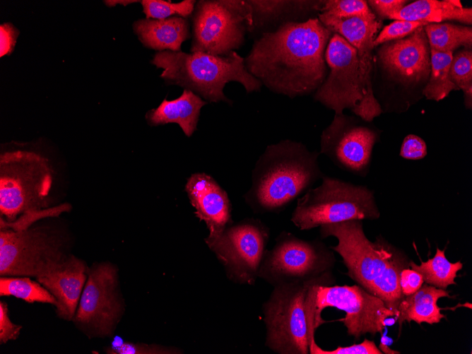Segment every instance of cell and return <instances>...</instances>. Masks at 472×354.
<instances>
[{
    "mask_svg": "<svg viewBox=\"0 0 472 354\" xmlns=\"http://www.w3.org/2000/svg\"><path fill=\"white\" fill-rule=\"evenodd\" d=\"M331 33L318 18L285 22L254 41L245 66L275 93L290 98L310 94L326 78L324 50Z\"/></svg>",
    "mask_w": 472,
    "mask_h": 354,
    "instance_id": "cell-1",
    "label": "cell"
},
{
    "mask_svg": "<svg viewBox=\"0 0 472 354\" xmlns=\"http://www.w3.org/2000/svg\"><path fill=\"white\" fill-rule=\"evenodd\" d=\"M322 238L334 237L337 244L330 248L341 257L346 274L370 293L382 299L398 314L404 298L400 287V273L409 268L405 252L381 236L374 242L365 235L362 220H352L322 225ZM397 317V315H396Z\"/></svg>",
    "mask_w": 472,
    "mask_h": 354,
    "instance_id": "cell-2",
    "label": "cell"
},
{
    "mask_svg": "<svg viewBox=\"0 0 472 354\" xmlns=\"http://www.w3.org/2000/svg\"><path fill=\"white\" fill-rule=\"evenodd\" d=\"M318 155L292 140L268 146L252 171L246 200L260 213L282 211L324 176Z\"/></svg>",
    "mask_w": 472,
    "mask_h": 354,
    "instance_id": "cell-3",
    "label": "cell"
},
{
    "mask_svg": "<svg viewBox=\"0 0 472 354\" xmlns=\"http://www.w3.org/2000/svg\"><path fill=\"white\" fill-rule=\"evenodd\" d=\"M335 282L332 272L273 286L263 305L266 346L279 354H308L316 329L325 321L317 311L319 286Z\"/></svg>",
    "mask_w": 472,
    "mask_h": 354,
    "instance_id": "cell-4",
    "label": "cell"
},
{
    "mask_svg": "<svg viewBox=\"0 0 472 354\" xmlns=\"http://www.w3.org/2000/svg\"><path fill=\"white\" fill-rule=\"evenodd\" d=\"M151 64L163 69L160 76L167 83L190 90L211 102L223 101L231 105L223 92L231 81L242 84L248 93L259 91L262 85L247 71L244 58L236 52L218 56L165 50L158 52Z\"/></svg>",
    "mask_w": 472,
    "mask_h": 354,
    "instance_id": "cell-5",
    "label": "cell"
},
{
    "mask_svg": "<svg viewBox=\"0 0 472 354\" xmlns=\"http://www.w3.org/2000/svg\"><path fill=\"white\" fill-rule=\"evenodd\" d=\"M321 184L297 201L290 220L300 230L352 220H376L380 211L374 191L339 179L323 176Z\"/></svg>",
    "mask_w": 472,
    "mask_h": 354,
    "instance_id": "cell-6",
    "label": "cell"
},
{
    "mask_svg": "<svg viewBox=\"0 0 472 354\" xmlns=\"http://www.w3.org/2000/svg\"><path fill=\"white\" fill-rule=\"evenodd\" d=\"M53 182L48 160L31 151H6L0 156V211L8 222L47 206Z\"/></svg>",
    "mask_w": 472,
    "mask_h": 354,
    "instance_id": "cell-7",
    "label": "cell"
},
{
    "mask_svg": "<svg viewBox=\"0 0 472 354\" xmlns=\"http://www.w3.org/2000/svg\"><path fill=\"white\" fill-rule=\"evenodd\" d=\"M191 17V52L228 55L243 45L252 29L251 12L243 0H200Z\"/></svg>",
    "mask_w": 472,
    "mask_h": 354,
    "instance_id": "cell-8",
    "label": "cell"
},
{
    "mask_svg": "<svg viewBox=\"0 0 472 354\" xmlns=\"http://www.w3.org/2000/svg\"><path fill=\"white\" fill-rule=\"evenodd\" d=\"M335 263L333 251L321 241L306 240L283 231L266 250L258 277L273 286L313 279L331 271Z\"/></svg>",
    "mask_w": 472,
    "mask_h": 354,
    "instance_id": "cell-9",
    "label": "cell"
},
{
    "mask_svg": "<svg viewBox=\"0 0 472 354\" xmlns=\"http://www.w3.org/2000/svg\"><path fill=\"white\" fill-rule=\"evenodd\" d=\"M330 72L314 98L341 115L345 109L367 122V112L358 52L337 33L330 37L325 52Z\"/></svg>",
    "mask_w": 472,
    "mask_h": 354,
    "instance_id": "cell-10",
    "label": "cell"
},
{
    "mask_svg": "<svg viewBox=\"0 0 472 354\" xmlns=\"http://www.w3.org/2000/svg\"><path fill=\"white\" fill-rule=\"evenodd\" d=\"M269 230L259 220L230 225L205 241L225 266L230 278L252 284L266 253Z\"/></svg>",
    "mask_w": 472,
    "mask_h": 354,
    "instance_id": "cell-11",
    "label": "cell"
},
{
    "mask_svg": "<svg viewBox=\"0 0 472 354\" xmlns=\"http://www.w3.org/2000/svg\"><path fill=\"white\" fill-rule=\"evenodd\" d=\"M315 302L320 316L326 307L343 311L346 315L341 321L348 334L355 339L366 334H382L387 319L397 315L382 299L358 285L319 286Z\"/></svg>",
    "mask_w": 472,
    "mask_h": 354,
    "instance_id": "cell-12",
    "label": "cell"
},
{
    "mask_svg": "<svg viewBox=\"0 0 472 354\" xmlns=\"http://www.w3.org/2000/svg\"><path fill=\"white\" fill-rule=\"evenodd\" d=\"M360 117L335 115L321 135V153L341 169L365 177L380 131Z\"/></svg>",
    "mask_w": 472,
    "mask_h": 354,
    "instance_id": "cell-13",
    "label": "cell"
},
{
    "mask_svg": "<svg viewBox=\"0 0 472 354\" xmlns=\"http://www.w3.org/2000/svg\"><path fill=\"white\" fill-rule=\"evenodd\" d=\"M117 270L110 263L88 269L73 321L100 336H110L122 312Z\"/></svg>",
    "mask_w": 472,
    "mask_h": 354,
    "instance_id": "cell-14",
    "label": "cell"
},
{
    "mask_svg": "<svg viewBox=\"0 0 472 354\" xmlns=\"http://www.w3.org/2000/svg\"><path fill=\"white\" fill-rule=\"evenodd\" d=\"M59 240L40 228L1 229L0 274L36 276L49 259L62 253Z\"/></svg>",
    "mask_w": 472,
    "mask_h": 354,
    "instance_id": "cell-15",
    "label": "cell"
},
{
    "mask_svg": "<svg viewBox=\"0 0 472 354\" xmlns=\"http://www.w3.org/2000/svg\"><path fill=\"white\" fill-rule=\"evenodd\" d=\"M318 19L331 33L340 35L356 49L365 97L367 122H371L382 112L381 105L374 95L372 82V49L374 47L373 42L380 28V22L377 19L367 20L358 17L339 19L323 13L319 14Z\"/></svg>",
    "mask_w": 472,
    "mask_h": 354,
    "instance_id": "cell-16",
    "label": "cell"
},
{
    "mask_svg": "<svg viewBox=\"0 0 472 354\" xmlns=\"http://www.w3.org/2000/svg\"><path fill=\"white\" fill-rule=\"evenodd\" d=\"M88 271L83 261L63 253L49 259L38 270L35 277L56 297L57 312L61 318L66 320L73 318Z\"/></svg>",
    "mask_w": 472,
    "mask_h": 354,
    "instance_id": "cell-17",
    "label": "cell"
},
{
    "mask_svg": "<svg viewBox=\"0 0 472 354\" xmlns=\"http://www.w3.org/2000/svg\"><path fill=\"white\" fill-rule=\"evenodd\" d=\"M378 55L384 68L405 85H416L429 78L430 48L424 26L405 38L385 42Z\"/></svg>",
    "mask_w": 472,
    "mask_h": 354,
    "instance_id": "cell-18",
    "label": "cell"
},
{
    "mask_svg": "<svg viewBox=\"0 0 472 354\" xmlns=\"http://www.w3.org/2000/svg\"><path fill=\"white\" fill-rule=\"evenodd\" d=\"M196 215L209 231L208 236L221 232L232 223V206L227 192L210 175L193 174L185 186Z\"/></svg>",
    "mask_w": 472,
    "mask_h": 354,
    "instance_id": "cell-19",
    "label": "cell"
},
{
    "mask_svg": "<svg viewBox=\"0 0 472 354\" xmlns=\"http://www.w3.org/2000/svg\"><path fill=\"white\" fill-rule=\"evenodd\" d=\"M133 28L145 47L158 52L181 51L182 43L191 36L188 19L179 16L140 19L134 23Z\"/></svg>",
    "mask_w": 472,
    "mask_h": 354,
    "instance_id": "cell-20",
    "label": "cell"
},
{
    "mask_svg": "<svg viewBox=\"0 0 472 354\" xmlns=\"http://www.w3.org/2000/svg\"><path fill=\"white\" fill-rule=\"evenodd\" d=\"M206 104L197 94L183 89L179 97L172 100L164 99L157 108L148 111L146 117L151 126L176 123L190 137L196 129L201 109Z\"/></svg>",
    "mask_w": 472,
    "mask_h": 354,
    "instance_id": "cell-21",
    "label": "cell"
},
{
    "mask_svg": "<svg viewBox=\"0 0 472 354\" xmlns=\"http://www.w3.org/2000/svg\"><path fill=\"white\" fill-rule=\"evenodd\" d=\"M387 18L429 24L454 20L471 25L472 8L464 7L459 0H418L391 13Z\"/></svg>",
    "mask_w": 472,
    "mask_h": 354,
    "instance_id": "cell-22",
    "label": "cell"
},
{
    "mask_svg": "<svg viewBox=\"0 0 472 354\" xmlns=\"http://www.w3.org/2000/svg\"><path fill=\"white\" fill-rule=\"evenodd\" d=\"M447 290L437 288L423 283L414 293L405 296L397 308V321L400 327L404 321L418 324H437L446 317L437 302L442 297H451Z\"/></svg>",
    "mask_w": 472,
    "mask_h": 354,
    "instance_id": "cell-23",
    "label": "cell"
},
{
    "mask_svg": "<svg viewBox=\"0 0 472 354\" xmlns=\"http://www.w3.org/2000/svg\"><path fill=\"white\" fill-rule=\"evenodd\" d=\"M446 248H436L434 256L422 261L420 265L410 260L409 268L418 272L424 283L437 288L446 290L449 285H456L455 278L457 273L462 269L463 264L460 261L451 262L445 254Z\"/></svg>",
    "mask_w": 472,
    "mask_h": 354,
    "instance_id": "cell-24",
    "label": "cell"
},
{
    "mask_svg": "<svg viewBox=\"0 0 472 354\" xmlns=\"http://www.w3.org/2000/svg\"><path fill=\"white\" fill-rule=\"evenodd\" d=\"M424 30L432 49L452 53L460 47L471 49V27L448 23H430L424 26Z\"/></svg>",
    "mask_w": 472,
    "mask_h": 354,
    "instance_id": "cell-25",
    "label": "cell"
},
{
    "mask_svg": "<svg viewBox=\"0 0 472 354\" xmlns=\"http://www.w3.org/2000/svg\"><path fill=\"white\" fill-rule=\"evenodd\" d=\"M452 52H439L430 49V73L428 82L423 90L428 100L439 101L452 90H459L449 77Z\"/></svg>",
    "mask_w": 472,
    "mask_h": 354,
    "instance_id": "cell-26",
    "label": "cell"
},
{
    "mask_svg": "<svg viewBox=\"0 0 472 354\" xmlns=\"http://www.w3.org/2000/svg\"><path fill=\"white\" fill-rule=\"evenodd\" d=\"M314 2L307 1H247L252 16L251 32L264 26L266 23L279 18L283 14L305 11L309 8L319 9V3L310 6Z\"/></svg>",
    "mask_w": 472,
    "mask_h": 354,
    "instance_id": "cell-27",
    "label": "cell"
},
{
    "mask_svg": "<svg viewBox=\"0 0 472 354\" xmlns=\"http://www.w3.org/2000/svg\"><path fill=\"white\" fill-rule=\"evenodd\" d=\"M0 295L14 296L31 303L38 302L58 306L56 297L48 290L27 276L1 277Z\"/></svg>",
    "mask_w": 472,
    "mask_h": 354,
    "instance_id": "cell-28",
    "label": "cell"
},
{
    "mask_svg": "<svg viewBox=\"0 0 472 354\" xmlns=\"http://www.w3.org/2000/svg\"><path fill=\"white\" fill-rule=\"evenodd\" d=\"M449 77L456 87L464 91L466 108L471 109L472 52L471 49L465 48L452 56Z\"/></svg>",
    "mask_w": 472,
    "mask_h": 354,
    "instance_id": "cell-29",
    "label": "cell"
},
{
    "mask_svg": "<svg viewBox=\"0 0 472 354\" xmlns=\"http://www.w3.org/2000/svg\"><path fill=\"white\" fill-rule=\"evenodd\" d=\"M141 3L146 18L165 19L179 16L188 19L192 16L196 1L184 0L180 2H172L164 0H143Z\"/></svg>",
    "mask_w": 472,
    "mask_h": 354,
    "instance_id": "cell-30",
    "label": "cell"
},
{
    "mask_svg": "<svg viewBox=\"0 0 472 354\" xmlns=\"http://www.w3.org/2000/svg\"><path fill=\"white\" fill-rule=\"evenodd\" d=\"M319 10L331 17L344 19L362 18L375 20L376 16L371 11L367 2L362 0H329L322 1Z\"/></svg>",
    "mask_w": 472,
    "mask_h": 354,
    "instance_id": "cell-31",
    "label": "cell"
},
{
    "mask_svg": "<svg viewBox=\"0 0 472 354\" xmlns=\"http://www.w3.org/2000/svg\"><path fill=\"white\" fill-rule=\"evenodd\" d=\"M429 23L422 21H411L396 20L385 26L380 33L375 37L373 45L376 47L387 42L404 38L413 33L418 28Z\"/></svg>",
    "mask_w": 472,
    "mask_h": 354,
    "instance_id": "cell-32",
    "label": "cell"
},
{
    "mask_svg": "<svg viewBox=\"0 0 472 354\" xmlns=\"http://www.w3.org/2000/svg\"><path fill=\"white\" fill-rule=\"evenodd\" d=\"M70 205L64 203L50 208L38 209L28 211L13 223L6 222L1 218V229L9 228L14 230L28 228L32 223L42 218L58 216L68 210Z\"/></svg>",
    "mask_w": 472,
    "mask_h": 354,
    "instance_id": "cell-33",
    "label": "cell"
},
{
    "mask_svg": "<svg viewBox=\"0 0 472 354\" xmlns=\"http://www.w3.org/2000/svg\"><path fill=\"white\" fill-rule=\"evenodd\" d=\"M309 354H383L373 341L365 338L360 343L348 346H338L334 350H324L312 341L309 346Z\"/></svg>",
    "mask_w": 472,
    "mask_h": 354,
    "instance_id": "cell-34",
    "label": "cell"
},
{
    "mask_svg": "<svg viewBox=\"0 0 472 354\" xmlns=\"http://www.w3.org/2000/svg\"><path fill=\"white\" fill-rule=\"evenodd\" d=\"M427 146L425 141L418 136H406L401 144L399 155L407 160H417L427 155Z\"/></svg>",
    "mask_w": 472,
    "mask_h": 354,
    "instance_id": "cell-35",
    "label": "cell"
},
{
    "mask_svg": "<svg viewBox=\"0 0 472 354\" xmlns=\"http://www.w3.org/2000/svg\"><path fill=\"white\" fill-rule=\"evenodd\" d=\"M106 351L112 354L172 353L173 352L172 350H169L162 346L131 343H123L118 346L110 347Z\"/></svg>",
    "mask_w": 472,
    "mask_h": 354,
    "instance_id": "cell-36",
    "label": "cell"
},
{
    "mask_svg": "<svg viewBox=\"0 0 472 354\" xmlns=\"http://www.w3.org/2000/svg\"><path fill=\"white\" fill-rule=\"evenodd\" d=\"M22 326L11 321L5 302H0V343H5L18 338Z\"/></svg>",
    "mask_w": 472,
    "mask_h": 354,
    "instance_id": "cell-37",
    "label": "cell"
},
{
    "mask_svg": "<svg viewBox=\"0 0 472 354\" xmlns=\"http://www.w3.org/2000/svg\"><path fill=\"white\" fill-rule=\"evenodd\" d=\"M423 283L422 276L412 269H403L400 273V287L404 296L414 293Z\"/></svg>",
    "mask_w": 472,
    "mask_h": 354,
    "instance_id": "cell-38",
    "label": "cell"
},
{
    "mask_svg": "<svg viewBox=\"0 0 472 354\" xmlns=\"http://www.w3.org/2000/svg\"><path fill=\"white\" fill-rule=\"evenodd\" d=\"M367 4L382 18H387L391 13L406 6L404 0H370Z\"/></svg>",
    "mask_w": 472,
    "mask_h": 354,
    "instance_id": "cell-39",
    "label": "cell"
},
{
    "mask_svg": "<svg viewBox=\"0 0 472 354\" xmlns=\"http://www.w3.org/2000/svg\"><path fill=\"white\" fill-rule=\"evenodd\" d=\"M17 30L10 23L0 25V56L9 54L16 43Z\"/></svg>",
    "mask_w": 472,
    "mask_h": 354,
    "instance_id": "cell-40",
    "label": "cell"
},
{
    "mask_svg": "<svg viewBox=\"0 0 472 354\" xmlns=\"http://www.w3.org/2000/svg\"><path fill=\"white\" fill-rule=\"evenodd\" d=\"M105 4L108 6H115L117 4H122L124 6H126L128 4L135 3V2H139V1H134V0H112V1H105Z\"/></svg>",
    "mask_w": 472,
    "mask_h": 354,
    "instance_id": "cell-41",
    "label": "cell"
},
{
    "mask_svg": "<svg viewBox=\"0 0 472 354\" xmlns=\"http://www.w3.org/2000/svg\"><path fill=\"white\" fill-rule=\"evenodd\" d=\"M379 349L383 353H389V354H399L400 353L399 351H395L393 350H391L388 348V346L384 344L383 341L380 343L379 346Z\"/></svg>",
    "mask_w": 472,
    "mask_h": 354,
    "instance_id": "cell-42",
    "label": "cell"
}]
</instances>
